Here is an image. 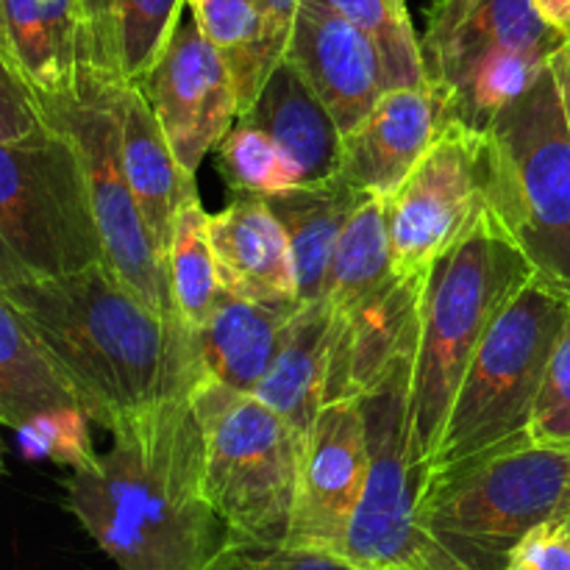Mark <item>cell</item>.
<instances>
[{"mask_svg": "<svg viewBox=\"0 0 570 570\" xmlns=\"http://www.w3.org/2000/svg\"><path fill=\"white\" fill-rule=\"evenodd\" d=\"M67 510L120 570H212L226 527L204 490L193 393L134 412L65 482Z\"/></svg>", "mask_w": 570, "mask_h": 570, "instance_id": "obj_1", "label": "cell"}, {"mask_svg": "<svg viewBox=\"0 0 570 570\" xmlns=\"http://www.w3.org/2000/svg\"><path fill=\"white\" fill-rule=\"evenodd\" d=\"M0 295L106 432L200 382L193 332L150 309L106 262Z\"/></svg>", "mask_w": 570, "mask_h": 570, "instance_id": "obj_2", "label": "cell"}, {"mask_svg": "<svg viewBox=\"0 0 570 570\" xmlns=\"http://www.w3.org/2000/svg\"><path fill=\"white\" fill-rule=\"evenodd\" d=\"M534 276V265L507 232L493 204L482 206L471 226L429 267L412 371V462L429 465L479 343Z\"/></svg>", "mask_w": 570, "mask_h": 570, "instance_id": "obj_3", "label": "cell"}, {"mask_svg": "<svg viewBox=\"0 0 570 570\" xmlns=\"http://www.w3.org/2000/svg\"><path fill=\"white\" fill-rule=\"evenodd\" d=\"M421 523L476 570H504L532 529L570 521V445L527 438L429 471Z\"/></svg>", "mask_w": 570, "mask_h": 570, "instance_id": "obj_4", "label": "cell"}, {"mask_svg": "<svg viewBox=\"0 0 570 570\" xmlns=\"http://www.w3.org/2000/svg\"><path fill=\"white\" fill-rule=\"evenodd\" d=\"M568 309L570 295L540 276L504 306L456 387L426 473L532 438L534 406Z\"/></svg>", "mask_w": 570, "mask_h": 570, "instance_id": "obj_5", "label": "cell"}, {"mask_svg": "<svg viewBox=\"0 0 570 570\" xmlns=\"http://www.w3.org/2000/svg\"><path fill=\"white\" fill-rule=\"evenodd\" d=\"M193 404L204 432V490L226 527V549L287 543L301 443L256 395L200 379Z\"/></svg>", "mask_w": 570, "mask_h": 570, "instance_id": "obj_6", "label": "cell"}, {"mask_svg": "<svg viewBox=\"0 0 570 570\" xmlns=\"http://www.w3.org/2000/svg\"><path fill=\"white\" fill-rule=\"evenodd\" d=\"M493 142V209L543 282L570 295V126L546 65L484 128Z\"/></svg>", "mask_w": 570, "mask_h": 570, "instance_id": "obj_7", "label": "cell"}, {"mask_svg": "<svg viewBox=\"0 0 570 570\" xmlns=\"http://www.w3.org/2000/svg\"><path fill=\"white\" fill-rule=\"evenodd\" d=\"M104 262L87 173L76 145L0 142V293Z\"/></svg>", "mask_w": 570, "mask_h": 570, "instance_id": "obj_8", "label": "cell"}, {"mask_svg": "<svg viewBox=\"0 0 570 570\" xmlns=\"http://www.w3.org/2000/svg\"><path fill=\"white\" fill-rule=\"evenodd\" d=\"M415 345H406L382 379L356 399L365 417L371 468L343 557L360 570H476L445 549L417 512L426 468L410 456Z\"/></svg>", "mask_w": 570, "mask_h": 570, "instance_id": "obj_9", "label": "cell"}, {"mask_svg": "<svg viewBox=\"0 0 570 570\" xmlns=\"http://www.w3.org/2000/svg\"><path fill=\"white\" fill-rule=\"evenodd\" d=\"M566 42L532 0H434L421 37L423 67L454 120L488 128Z\"/></svg>", "mask_w": 570, "mask_h": 570, "instance_id": "obj_10", "label": "cell"}, {"mask_svg": "<svg viewBox=\"0 0 570 570\" xmlns=\"http://www.w3.org/2000/svg\"><path fill=\"white\" fill-rule=\"evenodd\" d=\"M122 89L126 87H115L78 67L76 87L70 92L37 100L48 126L65 134L81 156L95 220L104 239V262L150 309L167 321H178L167 284L165 254L139 212L122 167Z\"/></svg>", "mask_w": 570, "mask_h": 570, "instance_id": "obj_11", "label": "cell"}, {"mask_svg": "<svg viewBox=\"0 0 570 570\" xmlns=\"http://www.w3.org/2000/svg\"><path fill=\"white\" fill-rule=\"evenodd\" d=\"M493 142L451 120L387 200V237L399 276H426L440 254L493 200Z\"/></svg>", "mask_w": 570, "mask_h": 570, "instance_id": "obj_12", "label": "cell"}, {"mask_svg": "<svg viewBox=\"0 0 570 570\" xmlns=\"http://www.w3.org/2000/svg\"><path fill=\"white\" fill-rule=\"evenodd\" d=\"M137 87L154 109L176 159L193 176L237 122L239 100L232 70L193 14L181 17L161 59Z\"/></svg>", "mask_w": 570, "mask_h": 570, "instance_id": "obj_13", "label": "cell"}, {"mask_svg": "<svg viewBox=\"0 0 570 570\" xmlns=\"http://www.w3.org/2000/svg\"><path fill=\"white\" fill-rule=\"evenodd\" d=\"M367 468L371 454L360 401H326L301 451L293 523L284 546L343 557L365 495Z\"/></svg>", "mask_w": 570, "mask_h": 570, "instance_id": "obj_14", "label": "cell"}, {"mask_svg": "<svg viewBox=\"0 0 570 570\" xmlns=\"http://www.w3.org/2000/svg\"><path fill=\"white\" fill-rule=\"evenodd\" d=\"M454 120L449 95L432 81L393 87L343 134L340 176L362 195L390 198Z\"/></svg>", "mask_w": 570, "mask_h": 570, "instance_id": "obj_15", "label": "cell"}, {"mask_svg": "<svg viewBox=\"0 0 570 570\" xmlns=\"http://www.w3.org/2000/svg\"><path fill=\"white\" fill-rule=\"evenodd\" d=\"M284 59L315 89L343 134L390 89L384 59L373 39L326 0H301Z\"/></svg>", "mask_w": 570, "mask_h": 570, "instance_id": "obj_16", "label": "cell"}, {"mask_svg": "<svg viewBox=\"0 0 570 570\" xmlns=\"http://www.w3.org/2000/svg\"><path fill=\"white\" fill-rule=\"evenodd\" d=\"M220 287L237 298L298 301L293 248L262 195H237L209 215Z\"/></svg>", "mask_w": 570, "mask_h": 570, "instance_id": "obj_17", "label": "cell"}, {"mask_svg": "<svg viewBox=\"0 0 570 570\" xmlns=\"http://www.w3.org/2000/svg\"><path fill=\"white\" fill-rule=\"evenodd\" d=\"M187 0H81L78 67L137 87L170 45Z\"/></svg>", "mask_w": 570, "mask_h": 570, "instance_id": "obj_18", "label": "cell"}, {"mask_svg": "<svg viewBox=\"0 0 570 570\" xmlns=\"http://www.w3.org/2000/svg\"><path fill=\"white\" fill-rule=\"evenodd\" d=\"M237 120L262 128L276 142L295 184H317L340 173L343 131L287 59L267 76L254 104Z\"/></svg>", "mask_w": 570, "mask_h": 570, "instance_id": "obj_19", "label": "cell"}, {"mask_svg": "<svg viewBox=\"0 0 570 570\" xmlns=\"http://www.w3.org/2000/svg\"><path fill=\"white\" fill-rule=\"evenodd\" d=\"M298 306L301 301H250L223 289L215 309L193 332L200 379L254 395Z\"/></svg>", "mask_w": 570, "mask_h": 570, "instance_id": "obj_20", "label": "cell"}, {"mask_svg": "<svg viewBox=\"0 0 570 570\" xmlns=\"http://www.w3.org/2000/svg\"><path fill=\"white\" fill-rule=\"evenodd\" d=\"M81 0H0V56L33 98L76 87Z\"/></svg>", "mask_w": 570, "mask_h": 570, "instance_id": "obj_21", "label": "cell"}, {"mask_svg": "<svg viewBox=\"0 0 570 570\" xmlns=\"http://www.w3.org/2000/svg\"><path fill=\"white\" fill-rule=\"evenodd\" d=\"M120 126L122 167H126L128 184L156 245L165 254L178 209L198 198V184L193 173L184 170L181 161L176 159L139 87L122 89Z\"/></svg>", "mask_w": 570, "mask_h": 570, "instance_id": "obj_22", "label": "cell"}, {"mask_svg": "<svg viewBox=\"0 0 570 570\" xmlns=\"http://www.w3.org/2000/svg\"><path fill=\"white\" fill-rule=\"evenodd\" d=\"M328 337H332V317L323 298L301 304L284 328L271 371L254 393L293 429L301 449L315 426L317 412L326 404L323 395H326L328 373Z\"/></svg>", "mask_w": 570, "mask_h": 570, "instance_id": "obj_23", "label": "cell"}, {"mask_svg": "<svg viewBox=\"0 0 570 570\" xmlns=\"http://www.w3.org/2000/svg\"><path fill=\"white\" fill-rule=\"evenodd\" d=\"M262 198L287 232L295 278H298V301L301 304L321 301L340 234L367 195L351 187L337 173L326 181L295 184Z\"/></svg>", "mask_w": 570, "mask_h": 570, "instance_id": "obj_24", "label": "cell"}, {"mask_svg": "<svg viewBox=\"0 0 570 570\" xmlns=\"http://www.w3.org/2000/svg\"><path fill=\"white\" fill-rule=\"evenodd\" d=\"M59 406H78L76 393L14 306L0 295V423L17 432Z\"/></svg>", "mask_w": 570, "mask_h": 570, "instance_id": "obj_25", "label": "cell"}, {"mask_svg": "<svg viewBox=\"0 0 570 570\" xmlns=\"http://www.w3.org/2000/svg\"><path fill=\"white\" fill-rule=\"evenodd\" d=\"M165 271L178 321L195 332L209 317L223 293L209 237V212L204 209L200 198L178 209L170 243L165 248Z\"/></svg>", "mask_w": 570, "mask_h": 570, "instance_id": "obj_26", "label": "cell"}, {"mask_svg": "<svg viewBox=\"0 0 570 570\" xmlns=\"http://www.w3.org/2000/svg\"><path fill=\"white\" fill-rule=\"evenodd\" d=\"M187 9L204 37L215 45L232 70L239 115L254 104V48L259 37V0H187ZM237 115V117H239Z\"/></svg>", "mask_w": 570, "mask_h": 570, "instance_id": "obj_27", "label": "cell"}, {"mask_svg": "<svg viewBox=\"0 0 570 570\" xmlns=\"http://www.w3.org/2000/svg\"><path fill=\"white\" fill-rule=\"evenodd\" d=\"M217 170L234 195H273L295 187L282 150L262 128L237 120L217 145Z\"/></svg>", "mask_w": 570, "mask_h": 570, "instance_id": "obj_28", "label": "cell"}, {"mask_svg": "<svg viewBox=\"0 0 570 570\" xmlns=\"http://www.w3.org/2000/svg\"><path fill=\"white\" fill-rule=\"evenodd\" d=\"M326 3L373 39L384 59L390 89L426 81L421 39L412 22L401 20L387 0H326Z\"/></svg>", "mask_w": 570, "mask_h": 570, "instance_id": "obj_29", "label": "cell"}, {"mask_svg": "<svg viewBox=\"0 0 570 570\" xmlns=\"http://www.w3.org/2000/svg\"><path fill=\"white\" fill-rule=\"evenodd\" d=\"M89 423L92 421L81 406H59L17 429V445L26 460H50L70 471H81L98 456Z\"/></svg>", "mask_w": 570, "mask_h": 570, "instance_id": "obj_30", "label": "cell"}, {"mask_svg": "<svg viewBox=\"0 0 570 570\" xmlns=\"http://www.w3.org/2000/svg\"><path fill=\"white\" fill-rule=\"evenodd\" d=\"M529 432L540 443L570 445V309L551 351Z\"/></svg>", "mask_w": 570, "mask_h": 570, "instance_id": "obj_31", "label": "cell"}, {"mask_svg": "<svg viewBox=\"0 0 570 570\" xmlns=\"http://www.w3.org/2000/svg\"><path fill=\"white\" fill-rule=\"evenodd\" d=\"M53 134L28 83L0 56V142L31 145L45 142Z\"/></svg>", "mask_w": 570, "mask_h": 570, "instance_id": "obj_32", "label": "cell"}, {"mask_svg": "<svg viewBox=\"0 0 570 570\" xmlns=\"http://www.w3.org/2000/svg\"><path fill=\"white\" fill-rule=\"evenodd\" d=\"M212 570H360L340 554L298 546L276 549H223Z\"/></svg>", "mask_w": 570, "mask_h": 570, "instance_id": "obj_33", "label": "cell"}, {"mask_svg": "<svg viewBox=\"0 0 570 570\" xmlns=\"http://www.w3.org/2000/svg\"><path fill=\"white\" fill-rule=\"evenodd\" d=\"M298 9L301 0H259V37H256L254 65H250L256 95H259L267 76H271V72L282 65L284 56H287Z\"/></svg>", "mask_w": 570, "mask_h": 570, "instance_id": "obj_34", "label": "cell"}, {"mask_svg": "<svg viewBox=\"0 0 570 570\" xmlns=\"http://www.w3.org/2000/svg\"><path fill=\"white\" fill-rule=\"evenodd\" d=\"M504 570H570V521L532 529L512 549Z\"/></svg>", "mask_w": 570, "mask_h": 570, "instance_id": "obj_35", "label": "cell"}, {"mask_svg": "<svg viewBox=\"0 0 570 570\" xmlns=\"http://www.w3.org/2000/svg\"><path fill=\"white\" fill-rule=\"evenodd\" d=\"M534 11L549 28L562 37H570V0H532Z\"/></svg>", "mask_w": 570, "mask_h": 570, "instance_id": "obj_36", "label": "cell"}, {"mask_svg": "<svg viewBox=\"0 0 570 570\" xmlns=\"http://www.w3.org/2000/svg\"><path fill=\"white\" fill-rule=\"evenodd\" d=\"M549 67L557 78V87H560L562 109H566L568 126H570V37L554 50V53H551Z\"/></svg>", "mask_w": 570, "mask_h": 570, "instance_id": "obj_37", "label": "cell"}, {"mask_svg": "<svg viewBox=\"0 0 570 570\" xmlns=\"http://www.w3.org/2000/svg\"><path fill=\"white\" fill-rule=\"evenodd\" d=\"M387 6L395 11V14L401 17V20L412 22V20H410V11H406V0H387Z\"/></svg>", "mask_w": 570, "mask_h": 570, "instance_id": "obj_38", "label": "cell"}, {"mask_svg": "<svg viewBox=\"0 0 570 570\" xmlns=\"http://www.w3.org/2000/svg\"><path fill=\"white\" fill-rule=\"evenodd\" d=\"M6 473V449H3V440H0V476Z\"/></svg>", "mask_w": 570, "mask_h": 570, "instance_id": "obj_39", "label": "cell"}]
</instances>
